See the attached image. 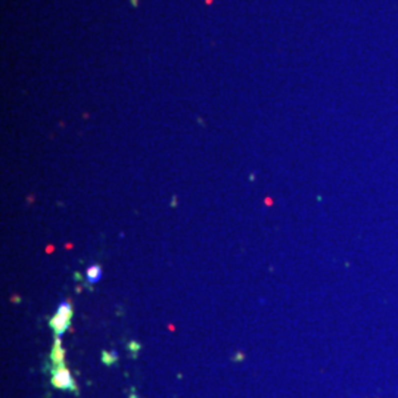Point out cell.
Masks as SVG:
<instances>
[{
  "label": "cell",
  "instance_id": "cell-2",
  "mask_svg": "<svg viewBox=\"0 0 398 398\" xmlns=\"http://www.w3.org/2000/svg\"><path fill=\"white\" fill-rule=\"evenodd\" d=\"M70 323H71V318L64 317V316H60V314L58 313L56 316H54L50 318V328L54 329V332L56 334V336H60L62 334H65V330L70 328Z\"/></svg>",
  "mask_w": 398,
  "mask_h": 398
},
{
  "label": "cell",
  "instance_id": "cell-1",
  "mask_svg": "<svg viewBox=\"0 0 398 398\" xmlns=\"http://www.w3.org/2000/svg\"><path fill=\"white\" fill-rule=\"evenodd\" d=\"M52 385L55 388L59 390H71V391H76L77 386L71 378V373L70 370L66 369L65 366H58L54 370V374H52Z\"/></svg>",
  "mask_w": 398,
  "mask_h": 398
},
{
  "label": "cell",
  "instance_id": "cell-3",
  "mask_svg": "<svg viewBox=\"0 0 398 398\" xmlns=\"http://www.w3.org/2000/svg\"><path fill=\"white\" fill-rule=\"evenodd\" d=\"M64 358H65V351H64L62 345H60L59 336H56L55 345H54V350H52V362H54L55 368H58V366H64Z\"/></svg>",
  "mask_w": 398,
  "mask_h": 398
},
{
  "label": "cell",
  "instance_id": "cell-5",
  "mask_svg": "<svg viewBox=\"0 0 398 398\" xmlns=\"http://www.w3.org/2000/svg\"><path fill=\"white\" fill-rule=\"evenodd\" d=\"M72 307H71V304L70 302H66V301H64V302H60L59 304V307H58V314H60V316H64V317H68V318H71L72 317Z\"/></svg>",
  "mask_w": 398,
  "mask_h": 398
},
{
  "label": "cell",
  "instance_id": "cell-4",
  "mask_svg": "<svg viewBox=\"0 0 398 398\" xmlns=\"http://www.w3.org/2000/svg\"><path fill=\"white\" fill-rule=\"evenodd\" d=\"M86 276H87V284H96L102 278V268L99 266H92L87 268Z\"/></svg>",
  "mask_w": 398,
  "mask_h": 398
},
{
  "label": "cell",
  "instance_id": "cell-7",
  "mask_svg": "<svg viewBox=\"0 0 398 398\" xmlns=\"http://www.w3.org/2000/svg\"><path fill=\"white\" fill-rule=\"evenodd\" d=\"M132 2H133V4H134V6H138V0H132Z\"/></svg>",
  "mask_w": 398,
  "mask_h": 398
},
{
  "label": "cell",
  "instance_id": "cell-6",
  "mask_svg": "<svg viewBox=\"0 0 398 398\" xmlns=\"http://www.w3.org/2000/svg\"><path fill=\"white\" fill-rule=\"evenodd\" d=\"M104 362L106 363V364H111L112 362H115L116 360V352H111V354H108V352H104Z\"/></svg>",
  "mask_w": 398,
  "mask_h": 398
}]
</instances>
